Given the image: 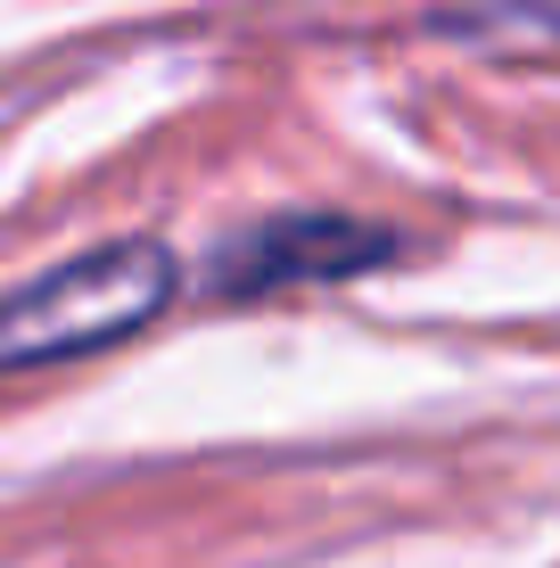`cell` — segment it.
<instances>
[{"label":"cell","mask_w":560,"mask_h":568,"mask_svg":"<svg viewBox=\"0 0 560 568\" xmlns=\"http://www.w3.org/2000/svg\"><path fill=\"white\" fill-rule=\"evenodd\" d=\"M503 26L560 42V0H503V9H470V17H461V33H503Z\"/></svg>","instance_id":"obj_3"},{"label":"cell","mask_w":560,"mask_h":568,"mask_svg":"<svg viewBox=\"0 0 560 568\" xmlns=\"http://www.w3.org/2000/svg\"><path fill=\"white\" fill-rule=\"evenodd\" d=\"M182 288V264L157 240H115L83 264H58L42 281L0 297V371H33V363H74L124 346L132 329H149Z\"/></svg>","instance_id":"obj_1"},{"label":"cell","mask_w":560,"mask_h":568,"mask_svg":"<svg viewBox=\"0 0 560 568\" xmlns=\"http://www.w3.org/2000/svg\"><path fill=\"white\" fill-rule=\"evenodd\" d=\"M388 223H355V214H273V223L240 231V240L215 256L206 288L223 305L240 297H273V288H305V281H355V272H379L396 256Z\"/></svg>","instance_id":"obj_2"}]
</instances>
